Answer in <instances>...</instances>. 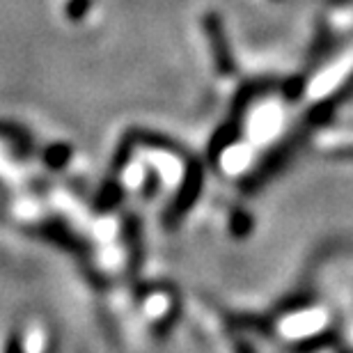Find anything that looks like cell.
<instances>
[{"label": "cell", "mask_w": 353, "mask_h": 353, "mask_svg": "<svg viewBox=\"0 0 353 353\" xmlns=\"http://www.w3.org/2000/svg\"><path fill=\"white\" fill-rule=\"evenodd\" d=\"M207 30L211 34V41H214V55H216L218 72L232 74V72H234V65H232V58H230V51H228V41H225V37H223V30H221V26H218L216 17L207 19Z\"/></svg>", "instance_id": "obj_1"}, {"label": "cell", "mask_w": 353, "mask_h": 353, "mask_svg": "<svg viewBox=\"0 0 353 353\" xmlns=\"http://www.w3.org/2000/svg\"><path fill=\"white\" fill-rule=\"evenodd\" d=\"M335 157L337 159H353V147H347V150H337Z\"/></svg>", "instance_id": "obj_2"}]
</instances>
